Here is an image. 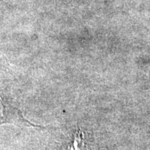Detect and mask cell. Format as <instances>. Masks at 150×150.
Masks as SVG:
<instances>
[{
  "instance_id": "obj_1",
  "label": "cell",
  "mask_w": 150,
  "mask_h": 150,
  "mask_svg": "<svg viewBox=\"0 0 150 150\" xmlns=\"http://www.w3.org/2000/svg\"><path fill=\"white\" fill-rule=\"evenodd\" d=\"M9 96L8 94L6 95L0 90V125L8 123L19 127H38L23 117L21 111L13 104V101H11Z\"/></svg>"
},
{
  "instance_id": "obj_2",
  "label": "cell",
  "mask_w": 150,
  "mask_h": 150,
  "mask_svg": "<svg viewBox=\"0 0 150 150\" xmlns=\"http://www.w3.org/2000/svg\"><path fill=\"white\" fill-rule=\"evenodd\" d=\"M65 150H85V140L83 133L79 130L74 134V140Z\"/></svg>"
}]
</instances>
